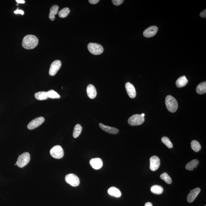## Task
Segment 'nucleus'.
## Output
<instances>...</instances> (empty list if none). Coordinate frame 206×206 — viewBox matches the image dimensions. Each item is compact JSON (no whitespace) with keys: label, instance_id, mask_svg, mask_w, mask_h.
Wrapping results in <instances>:
<instances>
[{"label":"nucleus","instance_id":"f257e3e1","mask_svg":"<svg viewBox=\"0 0 206 206\" xmlns=\"http://www.w3.org/2000/svg\"><path fill=\"white\" fill-rule=\"evenodd\" d=\"M38 43V39L36 36L33 35H28L24 37L22 45L25 49H32L37 46Z\"/></svg>","mask_w":206,"mask_h":206},{"label":"nucleus","instance_id":"f03ea898","mask_svg":"<svg viewBox=\"0 0 206 206\" xmlns=\"http://www.w3.org/2000/svg\"><path fill=\"white\" fill-rule=\"evenodd\" d=\"M165 104L169 112L174 113L178 108V103L176 100L170 95L167 96L165 99Z\"/></svg>","mask_w":206,"mask_h":206},{"label":"nucleus","instance_id":"7ed1b4c3","mask_svg":"<svg viewBox=\"0 0 206 206\" xmlns=\"http://www.w3.org/2000/svg\"><path fill=\"white\" fill-rule=\"evenodd\" d=\"M30 160V155L28 152H25L18 157L16 163L18 167L22 168L28 163Z\"/></svg>","mask_w":206,"mask_h":206},{"label":"nucleus","instance_id":"20e7f679","mask_svg":"<svg viewBox=\"0 0 206 206\" xmlns=\"http://www.w3.org/2000/svg\"><path fill=\"white\" fill-rule=\"evenodd\" d=\"M87 48L89 51L94 55H100L104 51L102 46L95 43H89Z\"/></svg>","mask_w":206,"mask_h":206},{"label":"nucleus","instance_id":"39448f33","mask_svg":"<svg viewBox=\"0 0 206 206\" xmlns=\"http://www.w3.org/2000/svg\"><path fill=\"white\" fill-rule=\"evenodd\" d=\"M144 117L142 116L141 115L136 114L129 118L128 122L131 126H138L144 123Z\"/></svg>","mask_w":206,"mask_h":206},{"label":"nucleus","instance_id":"423d86ee","mask_svg":"<svg viewBox=\"0 0 206 206\" xmlns=\"http://www.w3.org/2000/svg\"><path fill=\"white\" fill-rule=\"evenodd\" d=\"M50 154L51 157L56 159H60L64 156V151L60 146H55L50 150Z\"/></svg>","mask_w":206,"mask_h":206},{"label":"nucleus","instance_id":"0eeeda50","mask_svg":"<svg viewBox=\"0 0 206 206\" xmlns=\"http://www.w3.org/2000/svg\"><path fill=\"white\" fill-rule=\"evenodd\" d=\"M65 181L73 187L79 186L80 183V179L76 175L74 174H69L66 175L65 178Z\"/></svg>","mask_w":206,"mask_h":206},{"label":"nucleus","instance_id":"6e6552de","mask_svg":"<svg viewBox=\"0 0 206 206\" xmlns=\"http://www.w3.org/2000/svg\"><path fill=\"white\" fill-rule=\"evenodd\" d=\"M45 121L43 117H39L32 120L28 125V128L30 130H33L41 125Z\"/></svg>","mask_w":206,"mask_h":206},{"label":"nucleus","instance_id":"1a4fd4ad","mask_svg":"<svg viewBox=\"0 0 206 206\" xmlns=\"http://www.w3.org/2000/svg\"><path fill=\"white\" fill-rule=\"evenodd\" d=\"M62 65V62L60 61L56 60L54 61L51 63L50 66L49 74L51 76H55L59 70Z\"/></svg>","mask_w":206,"mask_h":206},{"label":"nucleus","instance_id":"9d476101","mask_svg":"<svg viewBox=\"0 0 206 206\" xmlns=\"http://www.w3.org/2000/svg\"><path fill=\"white\" fill-rule=\"evenodd\" d=\"M150 168L151 171H155L159 168L160 160L159 157L157 156H153L150 159Z\"/></svg>","mask_w":206,"mask_h":206},{"label":"nucleus","instance_id":"9b49d317","mask_svg":"<svg viewBox=\"0 0 206 206\" xmlns=\"http://www.w3.org/2000/svg\"><path fill=\"white\" fill-rule=\"evenodd\" d=\"M125 88H126L128 95L131 98L133 99L136 97V90L133 84L129 82H128L125 84Z\"/></svg>","mask_w":206,"mask_h":206},{"label":"nucleus","instance_id":"f8f14e48","mask_svg":"<svg viewBox=\"0 0 206 206\" xmlns=\"http://www.w3.org/2000/svg\"><path fill=\"white\" fill-rule=\"evenodd\" d=\"M158 28L156 26H151L146 29L143 33V35L146 37H150L155 35L158 31Z\"/></svg>","mask_w":206,"mask_h":206},{"label":"nucleus","instance_id":"ddd939ff","mask_svg":"<svg viewBox=\"0 0 206 206\" xmlns=\"http://www.w3.org/2000/svg\"><path fill=\"white\" fill-rule=\"evenodd\" d=\"M201 189L199 188H196L191 190L188 195L187 197V202L189 203H192L194 201L200 193Z\"/></svg>","mask_w":206,"mask_h":206},{"label":"nucleus","instance_id":"4468645a","mask_svg":"<svg viewBox=\"0 0 206 206\" xmlns=\"http://www.w3.org/2000/svg\"><path fill=\"white\" fill-rule=\"evenodd\" d=\"M90 164L93 168L95 169H100L103 166V161L101 158H93L90 160Z\"/></svg>","mask_w":206,"mask_h":206},{"label":"nucleus","instance_id":"2eb2a0df","mask_svg":"<svg viewBox=\"0 0 206 206\" xmlns=\"http://www.w3.org/2000/svg\"><path fill=\"white\" fill-rule=\"evenodd\" d=\"M99 126L104 131L111 134H116L119 132V130L116 128L106 126V125H103L102 123L99 124Z\"/></svg>","mask_w":206,"mask_h":206},{"label":"nucleus","instance_id":"dca6fc26","mask_svg":"<svg viewBox=\"0 0 206 206\" xmlns=\"http://www.w3.org/2000/svg\"><path fill=\"white\" fill-rule=\"evenodd\" d=\"M87 93L89 98L94 99L97 96V90L93 84H89L87 87Z\"/></svg>","mask_w":206,"mask_h":206},{"label":"nucleus","instance_id":"f3484780","mask_svg":"<svg viewBox=\"0 0 206 206\" xmlns=\"http://www.w3.org/2000/svg\"><path fill=\"white\" fill-rule=\"evenodd\" d=\"M188 82V81L186 78V76H183L179 77L176 81V86L177 87H184Z\"/></svg>","mask_w":206,"mask_h":206},{"label":"nucleus","instance_id":"a211bd4d","mask_svg":"<svg viewBox=\"0 0 206 206\" xmlns=\"http://www.w3.org/2000/svg\"><path fill=\"white\" fill-rule=\"evenodd\" d=\"M58 9H59V7L57 5H54L50 9L49 18L51 20H55V15L57 13Z\"/></svg>","mask_w":206,"mask_h":206},{"label":"nucleus","instance_id":"6ab92c4d","mask_svg":"<svg viewBox=\"0 0 206 206\" xmlns=\"http://www.w3.org/2000/svg\"><path fill=\"white\" fill-rule=\"evenodd\" d=\"M199 164L198 160L195 159L188 163L186 166V169L189 171H193L194 168L197 167Z\"/></svg>","mask_w":206,"mask_h":206},{"label":"nucleus","instance_id":"aec40b11","mask_svg":"<svg viewBox=\"0 0 206 206\" xmlns=\"http://www.w3.org/2000/svg\"><path fill=\"white\" fill-rule=\"evenodd\" d=\"M34 96L37 100H40V101L45 100L49 98L47 92H39L35 93Z\"/></svg>","mask_w":206,"mask_h":206},{"label":"nucleus","instance_id":"412c9836","mask_svg":"<svg viewBox=\"0 0 206 206\" xmlns=\"http://www.w3.org/2000/svg\"><path fill=\"white\" fill-rule=\"evenodd\" d=\"M196 91L199 94H205L206 93V82L204 81L200 83L196 88Z\"/></svg>","mask_w":206,"mask_h":206},{"label":"nucleus","instance_id":"4be33fe9","mask_svg":"<svg viewBox=\"0 0 206 206\" xmlns=\"http://www.w3.org/2000/svg\"><path fill=\"white\" fill-rule=\"evenodd\" d=\"M108 193L111 196H114L116 197H119L122 195V193L120 190L115 187L110 188L108 190Z\"/></svg>","mask_w":206,"mask_h":206},{"label":"nucleus","instance_id":"5701e85b","mask_svg":"<svg viewBox=\"0 0 206 206\" xmlns=\"http://www.w3.org/2000/svg\"><path fill=\"white\" fill-rule=\"evenodd\" d=\"M150 190L154 194L160 195L163 193V188L159 185H154L151 187Z\"/></svg>","mask_w":206,"mask_h":206},{"label":"nucleus","instance_id":"b1692460","mask_svg":"<svg viewBox=\"0 0 206 206\" xmlns=\"http://www.w3.org/2000/svg\"><path fill=\"white\" fill-rule=\"evenodd\" d=\"M83 128L80 124H77L75 126L74 128L73 136L75 138H77L80 135L81 133Z\"/></svg>","mask_w":206,"mask_h":206},{"label":"nucleus","instance_id":"393cba45","mask_svg":"<svg viewBox=\"0 0 206 206\" xmlns=\"http://www.w3.org/2000/svg\"><path fill=\"white\" fill-rule=\"evenodd\" d=\"M191 146L192 149L196 152H198L201 150V145L197 140H193L191 143Z\"/></svg>","mask_w":206,"mask_h":206},{"label":"nucleus","instance_id":"a878e982","mask_svg":"<svg viewBox=\"0 0 206 206\" xmlns=\"http://www.w3.org/2000/svg\"><path fill=\"white\" fill-rule=\"evenodd\" d=\"M70 12V10L69 8L65 7L61 10L58 12V15L59 17L62 18L66 17Z\"/></svg>","mask_w":206,"mask_h":206},{"label":"nucleus","instance_id":"bb28decb","mask_svg":"<svg viewBox=\"0 0 206 206\" xmlns=\"http://www.w3.org/2000/svg\"><path fill=\"white\" fill-rule=\"evenodd\" d=\"M160 177L161 179L162 180L165 181V183L168 184H172V178L166 172H164V173L161 174L160 176Z\"/></svg>","mask_w":206,"mask_h":206},{"label":"nucleus","instance_id":"cd10ccee","mask_svg":"<svg viewBox=\"0 0 206 206\" xmlns=\"http://www.w3.org/2000/svg\"><path fill=\"white\" fill-rule=\"evenodd\" d=\"M161 141L168 148L171 149L173 147V145L168 137H165V136L161 138Z\"/></svg>","mask_w":206,"mask_h":206},{"label":"nucleus","instance_id":"c85d7f7f","mask_svg":"<svg viewBox=\"0 0 206 206\" xmlns=\"http://www.w3.org/2000/svg\"><path fill=\"white\" fill-rule=\"evenodd\" d=\"M49 98L51 99H60V96L53 90H49L47 92Z\"/></svg>","mask_w":206,"mask_h":206},{"label":"nucleus","instance_id":"c756f323","mask_svg":"<svg viewBox=\"0 0 206 206\" xmlns=\"http://www.w3.org/2000/svg\"><path fill=\"white\" fill-rule=\"evenodd\" d=\"M112 2L114 5L118 6V5H119L122 4L124 2V1L123 0H113Z\"/></svg>","mask_w":206,"mask_h":206},{"label":"nucleus","instance_id":"7c9ffc66","mask_svg":"<svg viewBox=\"0 0 206 206\" xmlns=\"http://www.w3.org/2000/svg\"><path fill=\"white\" fill-rule=\"evenodd\" d=\"M200 16L202 18H206V10L205 9L200 13Z\"/></svg>","mask_w":206,"mask_h":206},{"label":"nucleus","instance_id":"2f4dec72","mask_svg":"<svg viewBox=\"0 0 206 206\" xmlns=\"http://www.w3.org/2000/svg\"><path fill=\"white\" fill-rule=\"evenodd\" d=\"M89 2L90 4H96L99 2V0H89Z\"/></svg>","mask_w":206,"mask_h":206},{"label":"nucleus","instance_id":"473e14b6","mask_svg":"<svg viewBox=\"0 0 206 206\" xmlns=\"http://www.w3.org/2000/svg\"><path fill=\"white\" fill-rule=\"evenodd\" d=\"M14 13L15 14H21L22 15H24L23 11L18 9L15 11Z\"/></svg>","mask_w":206,"mask_h":206},{"label":"nucleus","instance_id":"72a5a7b5","mask_svg":"<svg viewBox=\"0 0 206 206\" xmlns=\"http://www.w3.org/2000/svg\"><path fill=\"white\" fill-rule=\"evenodd\" d=\"M16 1L18 4H24L25 3L24 0H16Z\"/></svg>","mask_w":206,"mask_h":206},{"label":"nucleus","instance_id":"f704fd0d","mask_svg":"<svg viewBox=\"0 0 206 206\" xmlns=\"http://www.w3.org/2000/svg\"><path fill=\"white\" fill-rule=\"evenodd\" d=\"M144 206H153V205L150 202H148L146 203Z\"/></svg>","mask_w":206,"mask_h":206},{"label":"nucleus","instance_id":"c9c22d12","mask_svg":"<svg viewBox=\"0 0 206 206\" xmlns=\"http://www.w3.org/2000/svg\"><path fill=\"white\" fill-rule=\"evenodd\" d=\"M141 116L143 117H144L145 116V114L144 113H143L141 114Z\"/></svg>","mask_w":206,"mask_h":206},{"label":"nucleus","instance_id":"e433bc0d","mask_svg":"<svg viewBox=\"0 0 206 206\" xmlns=\"http://www.w3.org/2000/svg\"><path fill=\"white\" fill-rule=\"evenodd\" d=\"M15 165H17V164H16V163L15 164Z\"/></svg>","mask_w":206,"mask_h":206},{"label":"nucleus","instance_id":"4c0bfd02","mask_svg":"<svg viewBox=\"0 0 206 206\" xmlns=\"http://www.w3.org/2000/svg\"><path fill=\"white\" fill-rule=\"evenodd\" d=\"M205 206H206V205H205Z\"/></svg>","mask_w":206,"mask_h":206}]
</instances>
